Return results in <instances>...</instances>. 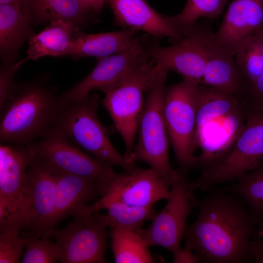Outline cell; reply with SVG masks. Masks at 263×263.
<instances>
[{
    "label": "cell",
    "mask_w": 263,
    "mask_h": 263,
    "mask_svg": "<svg viewBox=\"0 0 263 263\" xmlns=\"http://www.w3.org/2000/svg\"><path fill=\"white\" fill-rule=\"evenodd\" d=\"M208 191L201 199L192 195L191 203L198 214L187 226L185 246L192 250L201 263L253 262L252 244L263 237V228L239 195L223 188Z\"/></svg>",
    "instance_id": "obj_1"
},
{
    "label": "cell",
    "mask_w": 263,
    "mask_h": 263,
    "mask_svg": "<svg viewBox=\"0 0 263 263\" xmlns=\"http://www.w3.org/2000/svg\"><path fill=\"white\" fill-rule=\"evenodd\" d=\"M48 79L45 74L19 83L0 110V144L27 145L53 129L61 107L57 88Z\"/></svg>",
    "instance_id": "obj_2"
},
{
    "label": "cell",
    "mask_w": 263,
    "mask_h": 263,
    "mask_svg": "<svg viewBox=\"0 0 263 263\" xmlns=\"http://www.w3.org/2000/svg\"><path fill=\"white\" fill-rule=\"evenodd\" d=\"M99 97L89 94L63 106L53 129L61 133L80 149L111 166H119L125 171L136 168L114 147L109 132L99 120Z\"/></svg>",
    "instance_id": "obj_3"
},
{
    "label": "cell",
    "mask_w": 263,
    "mask_h": 263,
    "mask_svg": "<svg viewBox=\"0 0 263 263\" xmlns=\"http://www.w3.org/2000/svg\"><path fill=\"white\" fill-rule=\"evenodd\" d=\"M169 71L158 65L147 92L140 119L137 143L130 160L148 164L168 186L175 180L178 169L170 163L169 136L164 114L165 82Z\"/></svg>",
    "instance_id": "obj_4"
},
{
    "label": "cell",
    "mask_w": 263,
    "mask_h": 263,
    "mask_svg": "<svg viewBox=\"0 0 263 263\" xmlns=\"http://www.w3.org/2000/svg\"><path fill=\"white\" fill-rule=\"evenodd\" d=\"M150 59L140 63L116 83L101 91V103L125 144L124 155L130 162L135 136L144 106V94L158 70ZM133 163V162H132Z\"/></svg>",
    "instance_id": "obj_5"
},
{
    "label": "cell",
    "mask_w": 263,
    "mask_h": 263,
    "mask_svg": "<svg viewBox=\"0 0 263 263\" xmlns=\"http://www.w3.org/2000/svg\"><path fill=\"white\" fill-rule=\"evenodd\" d=\"M246 106L245 124L232 147L218 163L190 182L192 191H208L263 165V110Z\"/></svg>",
    "instance_id": "obj_6"
},
{
    "label": "cell",
    "mask_w": 263,
    "mask_h": 263,
    "mask_svg": "<svg viewBox=\"0 0 263 263\" xmlns=\"http://www.w3.org/2000/svg\"><path fill=\"white\" fill-rule=\"evenodd\" d=\"M200 84L183 78L166 89L164 114L169 138L180 169L194 167L198 147L197 98Z\"/></svg>",
    "instance_id": "obj_7"
},
{
    "label": "cell",
    "mask_w": 263,
    "mask_h": 263,
    "mask_svg": "<svg viewBox=\"0 0 263 263\" xmlns=\"http://www.w3.org/2000/svg\"><path fill=\"white\" fill-rule=\"evenodd\" d=\"M75 222L62 229L52 228L47 234L53 238L59 250L62 263H106L107 247L106 229L109 225L107 214L99 211L81 212Z\"/></svg>",
    "instance_id": "obj_8"
},
{
    "label": "cell",
    "mask_w": 263,
    "mask_h": 263,
    "mask_svg": "<svg viewBox=\"0 0 263 263\" xmlns=\"http://www.w3.org/2000/svg\"><path fill=\"white\" fill-rule=\"evenodd\" d=\"M26 146L36 158L53 169L95 181L100 193L116 173L112 166L95 159L54 129Z\"/></svg>",
    "instance_id": "obj_9"
},
{
    "label": "cell",
    "mask_w": 263,
    "mask_h": 263,
    "mask_svg": "<svg viewBox=\"0 0 263 263\" xmlns=\"http://www.w3.org/2000/svg\"><path fill=\"white\" fill-rule=\"evenodd\" d=\"M187 171L178 169L176 178L170 186V195L163 208L155 215L146 228L136 231L148 245H159L173 254L181 249L186 223L193 208Z\"/></svg>",
    "instance_id": "obj_10"
},
{
    "label": "cell",
    "mask_w": 263,
    "mask_h": 263,
    "mask_svg": "<svg viewBox=\"0 0 263 263\" xmlns=\"http://www.w3.org/2000/svg\"><path fill=\"white\" fill-rule=\"evenodd\" d=\"M213 32L197 25L173 44L161 46L148 40L150 59L155 64L180 74L183 78L201 83L205 67L208 43Z\"/></svg>",
    "instance_id": "obj_11"
},
{
    "label": "cell",
    "mask_w": 263,
    "mask_h": 263,
    "mask_svg": "<svg viewBox=\"0 0 263 263\" xmlns=\"http://www.w3.org/2000/svg\"><path fill=\"white\" fill-rule=\"evenodd\" d=\"M56 193L55 170L34 158L27 172L23 195L28 237L47 236L53 226Z\"/></svg>",
    "instance_id": "obj_12"
},
{
    "label": "cell",
    "mask_w": 263,
    "mask_h": 263,
    "mask_svg": "<svg viewBox=\"0 0 263 263\" xmlns=\"http://www.w3.org/2000/svg\"><path fill=\"white\" fill-rule=\"evenodd\" d=\"M34 158L26 145L0 144V222L21 224L26 174Z\"/></svg>",
    "instance_id": "obj_13"
},
{
    "label": "cell",
    "mask_w": 263,
    "mask_h": 263,
    "mask_svg": "<svg viewBox=\"0 0 263 263\" xmlns=\"http://www.w3.org/2000/svg\"><path fill=\"white\" fill-rule=\"evenodd\" d=\"M147 45L146 37H137L127 50L96 59L95 67L85 78L59 94L61 108L93 90L101 91L119 81L138 64L150 59Z\"/></svg>",
    "instance_id": "obj_14"
},
{
    "label": "cell",
    "mask_w": 263,
    "mask_h": 263,
    "mask_svg": "<svg viewBox=\"0 0 263 263\" xmlns=\"http://www.w3.org/2000/svg\"><path fill=\"white\" fill-rule=\"evenodd\" d=\"M169 186L151 168L134 169L114 175L101 191L97 201H118L128 205L147 207L167 200Z\"/></svg>",
    "instance_id": "obj_15"
},
{
    "label": "cell",
    "mask_w": 263,
    "mask_h": 263,
    "mask_svg": "<svg viewBox=\"0 0 263 263\" xmlns=\"http://www.w3.org/2000/svg\"><path fill=\"white\" fill-rule=\"evenodd\" d=\"M247 117L244 102L227 115L214 118L196 129L197 146L194 167L202 171L214 166L227 153L243 129Z\"/></svg>",
    "instance_id": "obj_16"
},
{
    "label": "cell",
    "mask_w": 263,
    "mask_h": 263,
    "mask_svg": "<svg viewBox=\"0 0 263 263\" xmlns=\"http://www.w3.org/2000/svg\"><path fill=\"white\" fill-rule=\"evenodd\" d=\"M201 84L216 88L244 99L249 83L235 60L233 52L217 43L212 33L207 47Z\"/></svg>",
    "instance_id": "obj_17"
},
{
    "label": "cell",
    "mask_w": 263,
    "mask_h": 263,
    "mask_svg": "<svg viewBox=\"0 0 263 263\" xmlns=\"http://www.w3.org/2000/svg\"><path fill=\"white\" fill-rule=\"evenodd\" d=\"M114 15L115 23L124 29L143 31L154 37H167L173 42L182 36L168 16L154 10L145 0H106Z\"/></svg>",
    "instance_id": "obj_18"
},
{
    "label": "cell",
    "mask_w": 263,
    "mask_h": 263,
    "mask_svg": "<svg viewBox=\"0 0 263 263\" xmlns=\"http://www.w3.org/2000/svg\"><path fill=\"white\" fill-rule=\"evenodd\" d=\"M263 28V0H233L213 38L233 52L242 39Z\"/></svg>",
    "instance_id": "obj_19"
},
{
    "label": "cell",
    "mask_w": 263,
    "mask_h": 263,
    "mask_svg": "<svg viewBox=\"0 0 263 263\" xmlns=\"http://www.w3.org/2000/svg\"><path fill=\"white\" fill-rule=\"evenodd\" d=\"M22 11L33 25L61 19L80 30L99 21V16L77 0H22Z\"/></svg>",
    "instance_id": "obj_20"
},
{
    "label": "cell",
    "mask_w": 263,
    "mask_h": 263,
    "mask_svg": "<svg viewBox=\"0 0 263 263\" xmlns=\"http://www.w3.org/2000/svg\"><path fill=\"white\" fill-rule=\"evenodd\" d=\"M54 170L56 176L55 227L66 217L83 211L89 202L100 196V188L97 183L89 178Z\"/></svg>",
    "instance_id": "obj_21"
},
{
    "label": "cell",
    "mask_w": 263,
    "mask_h": 263,
    "mask_svg": "<svg viewBox=\"0 0 263 263\" xmlns=\"http://www.w3.org/2000/svg\"><path fill=\"white\" fill-rule=\"evenodd\" d=\"M138 32L132 28L97 34H86L79 31L75 35L66 56L77 60L86 57L97 59L119 53L133 45Z\"/></svg>",
    "instance_id": "obj_22"
},
{
    "label": "cell",
    "mask_w": 263,
    "mask_h": 263,
    "mask_svg": "<svg viewBox=\"0 0 263 263\" xmlns=\"http://www.w3.org/2000/svg\"><path fill=\"white\" fill-rule=\"evenodd\" d=\"M32 26L21 5L0 4V57L2 64L17 62L22 45L35 34Z\"/></svg>",
    "instance_id": "obj_23"
},
{
    "label": "cell",
    "mask_w": 263,
    "mask_h": 263,
    "mask_svg": "<svg viewBox=\"0 0 263 263\" xmlns=\"http://www.w3.org/2000/svg\"><path fill=\"white\" fill-rule=\"evenodd\" d=\"M49 23L28 40L26 57L17 62L20 67L27 61H36L46 56H66L75 35L81 31L74 23L61 19Z\"/></svg>",
    "instance_id": "obj_24"
},
{
    "label": "cell",
    "mask_w": 263,
    "mask_h": 263,
    "mask_svg": "<svg viewBox=\"0 0 263 263\" xmlns=\"http://www.w3.org/2000/svg\"><path fill=\"white\" fill-rule=\"evenodd\" d=\"M105 209L111 227L135 231L147 221H151L156 212L152 206L138 207L118 201L99 202L88 205L84 211L92 213Z\"/></svg>",
    "instance_id": "obj_25"
},
{
    "label": "cell",
    "mask_w": 263,
    "mask_h": 263,
    "mask_svg": "<svg viewBox=\"0 0 263 263\" xmlns=\"http://www.w3.org/2000/svg\"><path fill=\"white\" fill-rule=\"evenodd\" d=\"M244 99L225 91L199 84L197 92L196 129L208 121L230 113Z\"/></svg>",
    "instance_id": "obj_26"
},
{
    "label": "cell",
    "mask_w": 263,
    "mask_h": 263,
    "mask_svg": "<svg viewBox=\"0 0 263 263\" xmlns=\"http://www.w3.org/2000/svg\"><path fill=\"white\" fill-rule=\"evenodd\" d=\"M111 247L115 263H152L149 245L135 231L111 227Z\"/></svg>",
    "instance_id": "obj_27"
},
{
    "label": "cell",
    "mask_w": 263,
    "mask_h": 263,
    "mask_svg": "<svg viewBox=\"0 0 263 263\" xmlns=\"http://www.w3.org/2000/svg\"><path fill=\"white\" fill-rule=\"evenodd\" d=\"M233 52L240 69L250 84L263 74V28L240 41Z\"/></svg>",
    "instance_id": "obj_28"
},
{
    "label": "cell",
    "mask_w": 263,
    "mask_h": 263,
    "mask_svg": "<svg viewBox=\"0 0 263 263\" xmlns=\"http://www.w3.org/2000/svg\"><path fill=\"white\" fill-rule=\"evenodd\" d=\"M223 188L241 196L258 224L263 228V165Z\"/></svg>",
    "instance_id": "obj_29"
},
{
    "label": "cell",
    "mask_w": 263,
    "mask_h": 263,
    "mask_svg": "<svg viewBox=\"0 0 263 263\" xmlns=\"http://www.w3.org/2000/svg\"><path fill=\"white\" fill-rule=\"evenodd\" d=\"M227 0H187L178 14L168 17L175 30L183 36L190 30L201 18L215 19L224 10Z\"/></svg>",
    "instance_id": "obj_30"
},
{
    "label": "cell",
    "mask_w": 263,
    "mask_h": 263,
    "mask_svg": "<svg viewBox=\"0 0 263 263\" xmlns=\"http://www.w3.org/2000/svg\"><path fill=\"white\" fill-rule=\"evenodd\" d=\"M0 229V263H19L32 237H20L21 229L15 225L1 226Z\"/></svg>",
    "instance_id": "obj_31"
},
{
    "label": "cell",
    "mask_w": 263,
    "mask_h": 263,
    "mask_svg": "<svg viewBox=\"0 0 263 263\" xmlns=\"http://www.w3.org/2000/svg\"><path fill=\"white\" fill-rule=\"evenodd\" d=\"M60 254L56 244L48 236L32 237L26 246L22 263H54L59 261Z\"/></svg>",
    "instance_id": "obj_32"
},
{
    "label": "cell",
    "mask_w": 263,
    "mask_h": 263,
    "mask_svg": "<svg viewBox=\"0 0 263 263\" xmlns=\"http://www.w3.org/2000/svg\"><path fill=\"white\" fill-rule=\"evenodd\" d=\"M16 62L11 64H1L0 68V110L17 92L19 83L15 75L19 66Z\"/></svg>",
    "instance_id": "obj_33"
},
{
    "label": "cell",
    "mask_w": 263,
    "mask_h": 263,
    "mask_svg": "<svg viewBox=\"0 0 263 263\" xmlns=\"http://www.w3.org/2000/svg\"><path fill=\"white\" fill-rule=\"evenodd\" d=\"M244 99L248 106L263 110V74L249 84Z\"/></svg>",
    "instance_id": "obj_34"
},
{
    "label": "cell",
    "mask_w": 263,
    "mask_h": 263,
    "mask_svg": "<svg viewBox=\"0 0 263 263\" xmlns=\"http://www.w3.org/2000/svg\"><path fill=\"white\" fill-rule=\"evenodd\" d=\"M172 262L174 263H196L200 260L197 255L189 247L184 246L173 254Z\"/></svg>",
    "instance_id": "obj_35"
},
{
    "label": "cell",
    "mask_w": 263,
    "mask_h": 263,
    "mask_svg": "<svg viewBox=\"0 0 263 263\" xmlns=\"http://www.w3.org/2000/svg\"><path fill=\"white\" fill-rule=\"evenodd\" d=\"M252 255L253 262L263 263V239L256 240L252 244Z\"/></svg>",
    "instance_id": "obj_36"
},
{
    "label": "cell",
    "mask_w": 263,
    "mask_h": 263,
    "mask_svg": "<svg viewBox=\"0 0 263 263\" xmlns=\"http://www.w3.org/2000/svg\"><path fill=\"white\" fill-rule=\"evenodd\" d=\"M80 3L99 15L106 0H77Z\"/></svg>",
    "instance_id": "obj_37"
},
{
    "label": "cell",
    "mask_w": 263,
    "mask_h": 263,
    "mask_svg": "<svg viewBox=\"0 0 263 263\" xmlns=\"http://www.w3.org/2000/svg\"><path fill=\"white\" fill-rule=\"evenodd\" d=\"M22 0H0V4L13 3L21 5Z\"/></svg>",
    "instance_id": "obj_38"
}]
</instances>
